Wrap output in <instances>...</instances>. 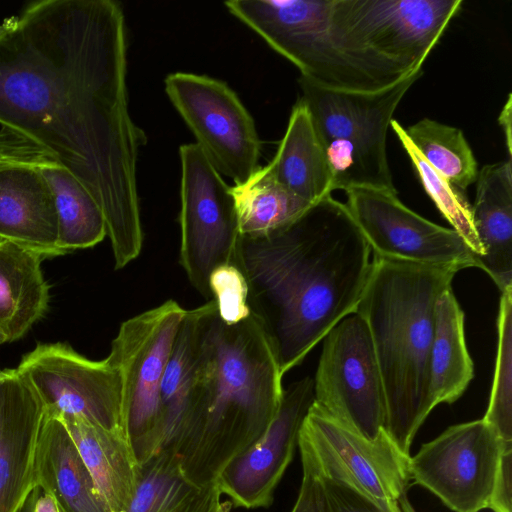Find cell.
<instances>
[{"instance_id":"cell-41","label":"cell","mask_w":512,"mask_h":512,"mask_svg":"<svg viewBox=\"0 0 512 512\" xmlns=\"http://www.w3.org/2000/svg\"><path fill=\"white\" fill-rule=\"evenodd\" d=\"M0 372H1V370H0Z\"/></svg>"},{"instance_id":"cell-14","label":"cell","mask_w":512,"mask_h":512,"mask_svg":"<svg viewBox=\"0 0 512 512\" xmlns=\"http://www.w3.org/2000/svg\"><path fill=\"white\" fill-rule=\"evenodd\" d=\"M509 446L483 419L452 425L410 456L411 484L453 512L488 509L501 453Z\"/></svg>"},{"instance_id":"cell-5","label":"cell","mask_w":512,"mask_h":512,"mask_svg":"<svg viewBox=\"0 0 512 512\" xmlns=\"http://www.w3.org/2000/svg\"><path fill=\"white\" fill-rule=\"evenodd\" d=\"M423 69L372 92L332 90L300 76L299 98L307 107L325 152L333 190L371 188L397 192L386 151L393 114Z\"/></svg>"},{"instance_id":"cell-29","label":"cell","mask_w":512,"mask_h":512,"mask_svg":"<svg viewBox=\"0 0 512 512\" xmlns=\"http://www.w3.org/2000/svg\"><path fill=\"white\" fill-rule=\"evenodd\" d=\"M390 127L410 158L424 190L442 216L451 224L452 229L471 248L478 260L483 255V249L474 228L472 205L468 201L465 191L452 184L427 163L397 120L392 119Z\"/></svg>"},{"instance_id":"cell-15","label":"cell","mask_w":512,"mask_h":512,"mask_svg":"<svg viewBox=\"0 0 512 512\" xmlns=\"http://www.w3.org/2000/svg\"><path fill=\"white\" fill-rule=\"evenodd\" d=\"M345 192V206L372 256L456 272L478 266L476 255L455 230L412 211L399 200L397 192L371 188Z\"/></svg>"},{"instance_id":"cell-30","label":"cell","mask_w":512,"mask_h":512,"mask_svg":"<svg viewBox=\"0 0 512 512\" xmlns=\"http://www.w3.org/2000/svg\"><path fill=\"white\" fill-rule=\"evenodd\" d=\"M498 344L488 407L482 418L504 445H512V287L502 292Z\"/></svg>"},{"instance_id":"cell-8","label":"cell","mask_w":512,"mask_h":512,"mask_svg":"<svg viewBox=\"0 0 512 512\" xmlns=\"http://www.w3.org/2000/svg\"><path fill=\"white\" fill-rule=\"evenodd\" d=\"M301 461L323 480L346 488L383 512H402L411 485L410 455L383 429L366 438L339 423L314 403L299 432Z\"/></svg>"},{"instance_id":"cell-28","label":"cell","mask_w":512,"mask_h":512,"mask_svg":"<svg viewBox=\"0 0 512 512\" xmlns=\"http://www.w3.org/2000/svg\"><path fill=\"white\" fill-rule=\"evenodd\" d=\"M198 489L186 478L180 456L165 448L139 464L136 489L126 512H170Z\"/></svg>"},{"instance_id":"cell-19","label":"cell","mask_w":512,"mask_h":512,"mask_svg":"<svg viewBox=\"0 0 512 512\" xmlns=\"http://www.w3.org/2000/svg\"><path fill=\"white\" fill-rule=\"evenodd\" d=\"M34 479L36 487L54 498L60 512H110L67 428L45 412Z\"/></svg>"},{"instance_id":"cell-36","label":"cell","mask_w":512,"mask_h":512,"mask_svg":"<svg viewBox=\"0 0 512 512\" xmlns=\"http://www.w3.org/2000/svg\"><path fill=\"white\" fill-rule=\"evenodd\" d=\"M24 512H60L54 498L36 487L27 499Z\"/></svg>"},{"instance_id":"cell-3","label":"cell","mask_w":512,"mask_h":512,"mask_svg":"<svg viewBox=\"0 0 512 512\" xmlns=\"http://www.w3.org/2000/svg\"><path fill=\"white\" fill-rule=\"evenodd\" d=\"M261 320L236 323L216 312L202 341L191 415L176 445L186 478L201 489L252 446L276 417L284 388Z\"/></svg>"},{"instance_id":"cell-24","label":"cell","mask_w":512,"mask_h":512,"mask_svg":"<svg viewBox=\"0 0 512 512\" xmlns=\"http://www.w3.org/2000/svg\"><path fill=\"white\" fill-rule=\"evenodd\" d=\"M429 369L433 408L458 400L474 377V364L465 340L464 312L452 287L442 292L434 306Z\"/></svg>"},{"instance_id":"cell-4","label":"cell","mask_w":512,"mask_h":512,"mask_svg":"<svg viewBox=\"0 0 512 512\" xmlns=\"http://www.w3.org/2000/svg\"><path fill=\"white\" fill-rule=\"evenodd\" d=\"M456 273L372 256L355 309L368 327L383 381L385 430L407 455L434 409L429 390L434 306Z\"/></svg>"},{"instance_id":"cell-12","label":"cell","mask_w":512,"mask_h":512,"mask_svg":"<svg viewBox=\"0 0 512 512\" xmlns=\"http://www.w3.org/2000/svg\"><path fill=\"white\" fill-rule=\"evenodd\" d=\"M173 106L219 173L243 184L259 168L261 142L254 120L224 82L176 72L164 81Z\"/></svg>"},{"instance_id":"cell-2","label":"cell","mask_w":512,"mask_h":512,"mask_svg":"<svg viewBox=\"0 0 512 512\" xmlns=\"http://www.w3.org/2000/svg\"><path fill=\"white\" fill-rule=\"evenodd\" d=\"M232 264L245 278L248 304L284 376L355 312L372 252L345 204L330 195L273 233L239 236Z\"/></svg>"},{"instance_id":"cell-7","label":"cell","mask_w":512,"mask_h":512,"mask_svg":"<svg viewBox=\"0 0 512 512\" xmlns=\"http://www.w3.org/2000/svg\"><path fill=\"white\" fill-rule=\"evenodd\" d=\"M224 5L312 83L343 91L387 88L336 37L330 21L331 0H230Z\"/></svg>"},{"instance_id":"cell-18","label":"cell","mask_w":512,"mask_h":512,"mask_svg":"<svg viewBox=\"0 0 512 512\" xmlns=\"http://www.w3.org/2000/svg\"><path fill=\"white\" fill-rule=\"evenodd\" d=\"M39 159L0 156V239L12 241L44 259L66 254L58 247V218Z\"/></svg>"},{"instance_id":"cell-27","label":"cell","mask_w":512,"mask_h":512,"mask_svg":"<svg viewBox=\"0 0 512 512\" xmlns=\"http://www.w3.org/2000/svg\"><path fill=\"white\" fill-rule=\"evenodd\" d=\"M404 130L427 163L452 184L465 191L475 183L477 161L460 129L423 118Z\"/></svg>"},{"instance_id":"cell-16","label":"cell","mask_w":512,"mask_h":512,"mask_svg":"<svg viewBox=\"0 0 512 512\" xmlns=\"http://www.w3.org/2000/svg\"><path fill=\"white\" fill-rule=\"evenodd\" d=\"M314 403V380L284 388L279 411L265 433L220 473L216 484L233 507L267 508L298 446L302 423Z\"/></svg>"},{"instance_id":"cell-10","label":"cell","mask_w":512,"mask_h":512,"mask_svg":"<svg viewBox=\"0 0 512 512\" xmlns=\"http://www.w3.org/2000/svg\"><path fill=\"white\" fill-rule=\"evenodd\" d=\"M314 380V404L324 413L374 439L386 424L383 381L368 327L353 312L322 339Z\"/></svg>"},{"instance_id":"cell-13","label":"cell","mask_w":512,"mask_h":512,"mask_svg":"<svg viewBox=\"0 0 512 512\" xmlns=\"http://www.w3.org/2000/svg\"><path fill=\"white\" fill-rule=\"evenodd\" d=\"M16 370L32 386L46 414L77 415L128 436L120 377L106 358L94 361L67 344L41 343L23 356Z\"/></svg>"},{"instance_id":"cell-20","label":"cell","mask_w":512,"mask_h":512,"mask_svg":"<svg viewBox=\"0 0 512 512\" xmlns=\"http://www.w3.org/2000/svg\"><path fill=\"white\" fill-rule=\"evenodd\" d=\"M472 219L483 249L478 267L499 290L512 287V160L478 171Z\"/></svg>"},{"instance_id":"cell-39","label":"cell","mask_w":512,"mask_h":512,"mask_svg":"<svg viewBox=\"0 0 512 512\" xmlns=\"http://www.w3.org/2000/svg\"><path fill=\"white\" fill-rule=\"evenodd\" d=\"M8 31V24L6 20L3 24H0V38L3 37Z\"/></svg>"},{"instance_id":"cell-22","label":"cell","mask_w":512,"mask_h":512,"mask_svg":"<svg viewBox=\"0 0 512 512\" xmlns=\"http://www.w3.org/2000/svg\"><path fill=\"white\" fill-rule=\"evenodd\" d=\"M267 167L282 186L309 204L318 203L334 191L325 152L307 107L300 99L291 111L286 132Z\"/></svg>"},{"instance_id":"cell-40","label":"cell","mask_w":512,"mask_h":512,"mask_svg":"<svg viewBox=\"0 0 512 512\" xmlns=\"http://www.w3.org/2000/svg\"><path fill=\"white\" fill-rule=\"evenodd\" d=\"M5 342H8L7 341V338L6 336L0 331V344H3Z\"/></svg>"},{"instance_id":"cell-9","label":"cell","mask_w":512,"mask_h":512,"mask_svg":"<svg viewBox=\"0 0 512 512\" xmlns=\"http://www.w3.org/2000/svg\"><path fill=\"white\" fill-rule=\"evenodd\" d=\"M185 313L168 300L129 318L106 357L120 377L125 426L139 464L161 450V385Z\"/></svg>"},{"instance_id":"cell-37","label":"cell","mask_w":512,"mask_h":512,"mask_svg":"<svg viewBox=\"0 0 512 512\" xmlns=\"http://www.w3.org/2000/svg\"><path fill=\"white\" fill-rule=\"evenodd\" d=\"M511 114H512V96L511 94L508 95L507 101L504 104L500 115L498 117V121L500 126L503 129L504 136H505V142H506V148L509 155V158H511V152H512V139H511Z\"/></svg>"},{"instance_id":"cell-32","label":"cell","mask_w":512,"mask_h":512,"mask_svg":"<svg viewBox=\"0 0 512 512\" xmlns=\"http://www.w3.org/2000/svg\"><path fill=\"white\" fill-rule=\"evenodd\" d=\"M320 480L323 490L325 512H383L354 492L323 481L321 478Z\"/></svg>"},{"instance_id":"cell-17","label":"cell","mask_w":512,"mask_h":512,"mask_svg":"<svg viewBox=\"0 0 512 512\" xmlns=\"http://www.w3.org/2000/svg\"><path fill=\"white\" fill-rule=\"evenodd\" d=\"M44 406L16 370L0 372V512H21L33 490Z\"/></svg>"},{"instance_id":"cell-31","label":"cell","mask_w":512,"mask_h":512,"mask_svg":"<svg viewBox=\"0 0 512 512\" xmlns=\"http://www.w3.org/2000/svg\"><path fill=\"white\" fill-rule=\"evenodd\" d=\"M209 290L223 322L233 324L251 314L245 278L234 264L221 265L211 273Z\"/></svg>"},{"instance_id":"cell-38","label":"cell","mask_w":512,"mask_h":512,"mask_svg":"<svg viewBox=\"0 0 512 512\" xmlns=\"http://www.w3.org/2000/svg\"><path fill=\"white\" fill-rule=\"evenodd\" d=\"M402 512H416L407 496H405L400 503Z\"/></svg>"},{"instance_id":"cell-34","label":"cell","mask_w":512,"mask_h":512,"mask_svg":"<svg viewBox=\"0 0 512 512\" xmlns=\"http://www.w3.org/2000/svg\"><path fill=\"white\" fill-rule=\"evenodd\" d=\"M301 463V484L290 512H325L321 480L308 463Z\"/></svg>"},{"instance_id":"cell-35","label":"cell","mask_w":512,"mask_h":512,"mask_svg":"<svg viewBox=\"0 0 512 512\" xmlns=\"http://www.w3.org/2000/svg\"><path fill=\"white\" fill-rule=\"evenodd\" d=\"M221 495L215 482L198 489L170 512H231V501H221Z\"/></svg>"},{"instance_id":"cell-6","label":"cell","mask_w":512,"mask_h":512,"mask_svg":"<svg viewBox=\"0 0 512 512\" xmlns=\"http://www.w3.org/2000/svg\"><path fill=\"white\" fill-rule=\"evenodd\" d=\"M461 0H331L333 32L382 86L422 68Z\"/></svg>"},{"instance_id":"cell-25","label":"cell","mask_w":512,"mask_h":512,"mask_svg":"<svg viewBox=\"0 0 512 512\" xmlns=\"http://www.w3.org/2000/svg\"><path fill=\"white\" fill-rule=\"evenodd\" d=\"M36 166L48 184L58 218V247L68 253L95 246L107 236L103 212L88 189L51 159Z\"/></svg>"},{"instance_id":"cell-33","label":"cell","mask_w":512,"mask_h":512,"mask_svg":"<svg viewBox=\"0 0 512 512\" xmlns=\"http://www.w3.org/2000/svg\"><path fill=\"white\" fill-rule=\"evenodd\" d=\"M488 509L512 512V446L501 453Z\"/></svg>"},{"instance_id":"cell-23","label":"cell","mask_w":512,"mask_h":512,"mask_svg":"<svg viewBox=\"0 0 512 512\" xmlns=\"http://www.w3.org/2000/svg\"><path fill=\"white\" fill-rule=\"evenodd\" d=\"M43 260L35 251L0 239V331L8 342L23 337L48 308Z\"/></svg>"},{"instance_id":"cell-21","label":"cell","mask_w":512,"mask_h":512,"mask_svg":"<svg viewBox=\"0 0 512 512\" xmlns=\"http://www.w3.org/2000/svg\"><path fill=\"white\" fill-rule=\"evenodd\" d=\"M56 417L70 433L110 512H126L139 474L129 437L77 415Z\"/></svg>"},{"instance_id":"cell-11","label":"cell","mask_w":512,"mask_h":512,"mask_svg":"<svg viewBox=\"0 0 512 512\" xmlns=\"http://www.w3.org/2000/svg\"><path fill=\"white\" fill-rule=\"evenodd\" d=\"M179 154V262L191 285L210 300L209 277L217 267L232 263L239 237L234 199L196 143L182 145Z\"/></svg>"},{"instance_id":"cell-1","label":"cell","mask_w":512,"mask_h":512,"mask_svg":"<svg viewBox=\"0 0 512 512\" xmlns=\"http://www.w3.org/2000/svg\"><path fill=\"white\" fill-rule=\"evenodd\" d=\"M0 38V124L92 194L114 260L143 245L136 168L145 135L128 109L127 39L113 0H38Z\"/></svg>"},{"instance_id":"cell-26","label":"cell","mask_w":512,"mask_h":512,"mask_svg":"<svg viewBox=\"0 0 512 512\" xmlns=\"http://www.w3.org/2000/svg\"><path fill=\"white\" fill-rule=\"evenodd\" d=\"M238 233L257 238L273 233L302 216L311 206L282 186L267 165L243 184L231 187Z\"/></svg>"}]
</instances>
